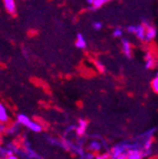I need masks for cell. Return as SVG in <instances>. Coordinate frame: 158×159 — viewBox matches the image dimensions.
I'll return each instance as SVG.
<instances>
[{"instance_id":"cell-4","label":"cell","mask_w":158,"mask_h":159,"mask_svg":"<svg viewBox=\"0 0 158 159\" xmlns=\"http://www.w3.org/2000/svg\"><path fill=\"white\" fill-rule=\"evenodd\" d=\"M126 159H145V152L143 149L139 148H131L125 152Z\"/></svg>"},{"instance_id":"cell-15","label":"cell","mask_w":158,"mask_h":159,"mask_svg":"<svg viewBox=\"0 0 158 159\" xmlns=\"http://www.w3.org/2000/svg\"><path fill=\"white\" fill-rule=\"evenodd\" d=\"M151 89H153L154 92L156 93V94H158V73H157V75H156V76L151 80Z\"/></svg>"},{"instance_id":"cell-21","label":"cell","mask_w":158,"mask_h":159,"mask_svg":"<svg viewBox=\"0 0 158 159\" xmlns=\"http://www.w3.org/2000/svg\"><path fill=\"white\" fill-rule=\"evenodd\" d=\"M109 159H126V157H125V154H123V155H119V156H115V157L109 156Z\"/></svg>"},{"instance_id":"cell-13","label":"cell","mask_w":158,"mask_h":159,"mask_svg":"<svg viewBox=\"0 0 158 159\" xmlns=\"http://www.w3.org/2000/svg\"><path fill=\"white\" fill-rule=\"evenodd\" d=\"M86 40L84 38V35L82 33H79L77 35V41H75V47L79 49H85L86 48Z\"/></svg>"},{"instance_id":"cell-14","label":"cell","mask_w":158,"mask_h":159,"mask_svg":"<svg viewBox=\"0 0 158 159\" xmlns=\"http://www.w3.org/2000/svg\"><path fill=\"white\" fill-rule=\"evenodd\" d=\"M112 0H94L93 3L91 5V7H90V9L91 10H97L100 9V8H102L103 6H105L106 3L111 2Z\"/></svg>"},{"instance_id":"cell-12","label":"cell","mask_w":158,"mask_h":159,"mask_svg":"<svg viewBox=\"0 0 158 159\" xmlns=\"http://www.w3.org/2000/svg\"><path fill=\"white\" fill-rule=\"evenodd\" d=\"M87 148H89L90 152H93V154H97V152H100L102 150V145H101V143L97 142V140H92L89 144V146H87Z\"/></svg>"},{"instance_id":"cell-17","label":"cell","mask_w":158,"mask_h":159,"mask_svg":"<svg viewBox=\"0 0 158 159\" xmlns=\"http://www.w3.org/2000/svg\"><path fill=\"white\" fill-rule=\"evenodd\" d=\"M95 66H96V69L99 70L101 73H104L105 72V66H104V64L102 62H100V61H96L95 62Z\"/></svg>"},{"instance_id":"cell-16","label":"cell","mask_w":158,"mask_h":159,"mask_svg":"<svg viewBox=\"0 0 158 159\" xmlns=\"http://www.w3.org/2000/svg\"><path fill=\"white\" fill-rule=\"evenodd\" d=\"M124 31L123 29H121V28H116V29L114 30V32H113V35L115 38H122V35H123Z\"/></svg>"},{"instance_id":"cell-22","label":"cell","mask_w":158,"mask_h":159,"mask_svg":"<svg viewBox=\"0 0 158 159\" xmlns=\"http://www.w3.org/2000/svg\"><path fill=\"white\" fill-rule=\"evenodd\" d=\"M5 159H19L17 156H15V154H11V155H8Z\"/></svg>"},{"instance_id":"cell-23","label":"cell","mask_w":158,"mask_h":159,"mask_svg":"<svg viewBox=\"0 0 158 159\" xmlns=\"http://www.w3.org/2000/svg\"><path fill=\"white\" fill-rule=\"evenodd\" d=\"M85 1H86V2H87V3H89V5H90V6H91V5H92V3H93V1H94V0H85Z\"/></svg>"},{"instance_id":"cell-19","label":"cell","mask_w":158,"mask_h":159,"mask_svg":"<svg viewBox=\"0 0 158 159\" xmlns=\"http://www.w3.org/2000/svg\"><path fill=\"white\" fill-rule=\"evenodd\" d=\"M109 154H99L95 156V159H109Z\"/></svg>"},{"instance_id":"cell-3","label":"cell","mask_w":158,"mask_h":159,"mask_svg":"<svg viewBox=\"0 0 158 159\" xmlns=\"http://www.w3.org/2000/svg\"><path fill=\"white\" fill-rule=\"evenodd\" d=\"M143 25H145V28H146L145 40H144V41H145V42H151V41H153V40L155 39L156 35H157V30H156V28L154 27V25H151L147 20L144 21Z\"/></svg>"},{"instance_id":"cell-11","label":"cell","mask_w":158,"mask_h":159,"mask_svg":"<svg viewBox=\"0 0 158 159\" xmlns=\"http://www.w3.org/2000/svg\"><path fill=\"white\" fill-rule=\"evenodd\" d=\"M156 64V61H155V57H153L151 52H147L145 54V67L147 70H151L155 66Z\"/></svg>"},{"instance_id":"cell-20","label":"cell","mask_w":158,"mask_h":159,"mask_svg":"<svg viewBox=\"0 0 158 159\" xmlns=\"http://www.w3.org/2000/svg\"><path fill=\"white\" fill-rule=\"evenodd\" d=\"M6 127H7V125L0 123V136H2V135L6 133Z\"/></svg>"},{"instance_id":"cell-24","label":"cell","mask_w":158,"mask_h":159,"mask_svg":"<svg viewBox=\"0 0 158 159\" xmlns=\"http://www.w3.org/2000/svg\"><path fill=\"white\" fill-rule=\"evenodd\" d=\"M0 145H1V136H0Z\"/></svg>"},{"instance_id":"cell-10","label":"cell","mask_w":158,"mask_h":159,"mask_svg":"<svg viewBox=\"0 0 158 159\" xmlns=\"http://www.w3.org/2000/svg\"><path fill=\"white\" fill-rule=\"evenodd\" d=\"M122 50H123V53L127 57H132V53H133V47H132V43L129 42L127 39L122 40Z\"/></svg>"},{"instance_id":"cell-18","label":"cell","mask_w":158,"mask_h":159,"mask_svg":"<svg viewBox=\"0 0 158 159\" xmlns=\"http://www.w3.org/2000/svg\"><path fill=\"white\" fill-rule=\"evenodd\" d=\"M92 27H93L94 30H101L103 28V23L100 22V21H95V22H93Z\"/></svg>"},{"instance_id":"cell-1","label":"cell","mask_w":158,"mask_h":159,"mask_svg":"<svg viewBox=\"0 0 158 159\" xmlns=\"http://www.w3.org/2000/svg\"><path fill=\"white\" fill-rule=\"evenodd\" d=\"M16 122L19 123L21 126L26 127L29 130L33 133H41L43 130V126H42L40 123L32 120L29 116H27L26 114H18L17 118H16Z\"/></svg>"},{"instance_id":"cell-7","label":"cell","mask_w":158,"mask_h":159,"mask_svg":"<svg viewBox=\"0 0 158 159\" xmlns=\"http://www.w3.org/2000/svg\"><path fill=\"white\" fill-rule=\"evenodd\" d=\"M20 126L21 125L18 122H15L10 126L6 127V134H8L9 136H18V134L20 133Z\"/></svg>"},{"instance_id":"cell-5","label":"cell","mask_w":158,"mask_h":159,"mask_svg":"<svg viewBox=\"0 0 158 159\" xmlns=\"http://www.w3.org/2000/svg\"><path fill=\"white\" fill-rule=\"evenodd\" d=\"M10 119L11 117H10V113L8 112L7 106L2 102H0V123L7 125L10 122Z\"/></svg>"},{"instance_id":"cell-8","label":"cell","mask_w":158,"mask_h":159,"mask_svg":"<svg viewBox=\"0 0 158 159\" xmlns=\"http://www.w3.org/2000/svg\"><path fill=\"white\" fill-rule=\"evenodd\" d=\"M3 1V7H5L6 11L9 15H16L17 11V6H16L15 0H2Z\"/></svg>"},{"instance_id":"cell-2","label":"cell","mask_w":158,"mask_h":159,"mask_svg":"<svg viewBox=\"0 0 158 159\" xmlns=\"http://www.w3.org/2000/svg\"><path fill=\"white\" fill-rule=\"evenodd\" d=\"M127 31H128L129 33H134L135 34V37L137 38V39L142 40V41H144L145 40V31H146V28L145 25L142 23V25H128L127 27Z\"/></svg>"},{"instance_id":"cell-6","label":"cell","mask_w":158,"mask_h":159,"mask_svg":"<svg viewBox=\"0 0 158 159\" xmlns=\"http://www.w3.org/2000/svg\"><path fill=\"white\" fill-rule=\"evenodd\" d=\"M127 148H126V144L122 143V144H117L111 149V152H109L111 157H115V156H119V155H123L126 152Z\"/></svg>"},{"instance_id":"cell-9","label":"cell","mask_w":158,"mask_h":159,"mask_svg":"<svg viewBox=\"0 0 158 159\" xmlns=\"http://www.w3.org/2000/svg\"><path fill=\"white\" fill-rule=\"evenodd\" d=\"M87 125H89V123H87L86 119H83V118L79 119V123H77V134L79 136H84L85 135L87 129Z\"/></svg>"}]
</instances>
